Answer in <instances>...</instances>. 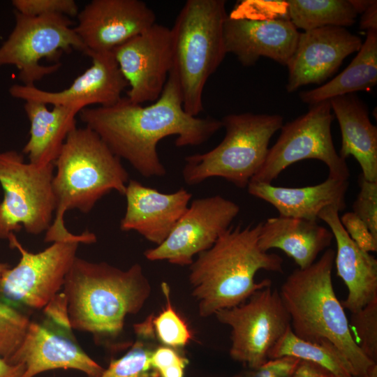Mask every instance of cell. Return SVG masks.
I'll return each mask as SVG.
<instances>
[{
  "mask_svg": "<svg viewBox=\"0 0 377 377\" xmlns=\"http://www.w3.org/2000/svg\"><path fill=\"white\" fill-rule=\"evenodd\" d=\"M362 45V39L344 27L327 26L300 33L295 50L286 64L287 91L325 82L344 59L358 52Z\"/></svg>",
  "mask_w": 377,
  "mask_h": 377,
  "instance_id": "ac0fdd59",
  "label": "cell"
},
{
  "mask_svg": "<svg viewBox=\"0 0 377 377\" xmlns=\"http://www.w3.org/2000/svg\"><path fill=\"white\" fill-rule=\"evenodd\" d=\"M52 188L55 212L44 241L72 238L64 223L68 210L87 214L112 191L124 195L129 175L121 162L91 128H76L66 138L54 162Z\"/></svg>",
  "mask_w": 377,
  "mask_h": 377,
  "instance_id": "8992f818",
  "label": "cell"
},
{
  "mask_svg": "<svg viewBox=\"0 0 377 377\" xmlns=\"http://www.w3.org/2000/svg\"><path fill=\"white\" fill-rule=\"evenodd\" d=\"M360 190L353 205V212L367 226L377 239V182L360 177Z\"/></svg>",
  "mask_w": 377,
  "mask_h": 377,
  "instance_id": "1f68e13d",
  "label": "cell"
},
{
  "mask_svg": "<svg viewBox=\"0 0 377 377\" xmlns=\"http://www.w3.org/2000/svg\"><path fill=\"white\" fill-rule=\"evenodd\" d=\"M341 133L339 156H354L362 169V177L377 182V128L370 121L368 109L355 94L330 100Z\"/></svg>",
  "mask_w": 377,
  "mask_h": 377,
  "instance_id": "603a6c76",
  "label": "cell"
},
{
  "mask_svg": "<svg viewBox=\"0 0 377 377\" xmlns=\"http://www.w3.org/2000/svg\"><path fill=\"white\" fill-rule=\"evenodd\" d=\"M74 30L86 51L112 52L156 23V14L140 0H92L79 12Z\"/></svg>",
  "mask_w": 377,
  "mask_h": 377,
  "instance_id": "e0dca14e",
  "label": "cell"
},
{
  "mask_svg": "<svg viewBox=\"0 0 377 377\" xmlns=\"http://www.w3.org/2000/svg\"><path fill=\"white\" fill-rule=\"evenodd\" d=\"M62 288L72 328L89 332L96 340H112L121 335L126 316L138 313L151 292L138 263L124 270L78 257Z\"/></svg>",
  "mask_w": 377,
  "mask_h": 377,
  "instance_id": "277c9868",
  "label": "cell"
},
{
  "mask_svg": "<svg viewBox=\"0 0 377 377\" xmlns=\"http://www.w3.org/2000/svg\"><path fill=\"white\" fill-rule=\"evenodd\" d=\"M233 377H258L255 374H253L252 371H250L249 373L245 374H238L235 375Z\"/></svg>",
  "mask_w": 377,
  "mask_h": 377,
  "instance_id": "b9f144b4",
  "label": "cell"
},
{
  "mask_svg": "<svg viewBox=\"0 0 377 377\" xmlns=\"http://www.w3.org/2000/svg\"><path fill=\"white\" fill-rule=\"evenodd\" d=\"M15 24L8 38L0 46V67L15 66L24 85L35 82L59 70L61 64L44 66L43 59L57 61L63 52L86 48L72 27L68 17L52 14L29 16L15 10Z\"/></svg>",
  "mask_w": 377,
  "mask_h": 377,
  "instance_id": "8fae6325",
  "label": "cell"
},
{
  "mask_svg": "<svg viewBox=\"0 0 377 377\" xmlns=\"http://www.w3.org/2000/svg\"><path fill=\"white\" fill-rule=\"evenodd\" d=\"M161 288L166 304L157 316H152L151 322L155 337L161 345L181 350L189 343L192 334L170 302V287L168 283L163 282Z\"/></svg>",
  "mask_w": 377,
  "mask_h": 377,
  "instance_id": "f546056e",
  "label": "cell"
},
{
  "mask_svg": "<svg viewBox=\"0 0 377 377\" xmlns=\"http://www.w3.org/2000/svg\"><path fill=\"white\" fill-rule=\"evenodd\" d=\"M339 219L349 237L360 249L369 253L377 251V239L355 214L348 212Z\"/></svg>",
  "mask_w": 377,
  "mask_h": 377,
  "instance_id": "e575fe53",
  "label": "cell"
},
{
  "mask_svg": "<svg viewBox=\"0 0 377 377\" xmlns=\"http://www.w3.org/2000/svg\"><path fill=\"white\" fill-rule=\"evenodd\" d=\"M350 323L362 353L377 363V298L351 313Z\"/></svg>",
  "mask_w": 377,
  "mask_h": 377,
  "instance_id": "4dcf8cb0",
  "label": "cell"
},
{
  "mask_svg": "<svg viewBox=\"0 0 377 377\" xmlns=\"http://www.w3.org/2000/svg\"><path fill=\"white\" fill-rule=\"evenodd\" d=\"M239 212L237 203L219 195L195 199L167 239L144 256L150 261L190 266L194 256L211 248Z\"/></svg>",
  "mask_w": 377,
  "mask_h": 377,
  "instance_id": "5bb4252c",
  "label": "cell"
},
{
  "mask_svg": "<svg viewBox=\"0 0 377 377\" xmlns=\"http://www.w3.org/2000/svg\"><path fill=\"white\" fill-rule=\"evenodd\" d=\"M333 118L330 101H325L311 105L305 114L283 124L279 138L250 182L272 184L286 168L305 159L324 163L329 177L348 180L347 163L337 152L332 141Z\"/></svg>",
  "mask_w": 377,
  "mask_h": 377,
  "instance_id": "7c38bea8",
  "label": "cell"
},
{
  "mask_svg": "<svg viewBox=\"0 0 377 377\" xmlns=\"http://www.w3.org/2000/svg\"><path fill=\"white\" fill-rule=\"evenodd\" d=\"M8 362L24 365L22 377H34L60 369L78 370L87 377H100L105 369L77 343L63 292L42 309L40 318H33L20 347Z\"/></svg>",
  "mask_w": 377,
  "mask_h": 377,
  "instance_id": "30bf717a",
  "label": "cell"
},
{
  "mask_svg": "<svg viewBox=\"0 0 377 377\" xmlns=\"http://www.w3.org/2000/svg\"><path fill=\"white\" fill-rule=\"evenodd\" d=\"M20 259L0 279V349L17 350L21 346L32 316L42 310L63 288L80 243L96 242L88 230L73 237L52 242L42 251L27 250L11 233L8 239Z\"/></svg>",
  "mask_w": 377,
  "mask_h": 377,
  "instance_id": "3957f363",
  "label": "cell"
},
{
  "mask_svg": "<svg viewBox=\"0 0 377 377\" xmlns=\"http://www.w3.org/2000/svg\"><path fill=\"white\" fill-rule=\"evenodd\" d=\"M226 1L187 0L171 31L170 72L179 86L184 110L197 117L202 110V93L208 78L226 53L223 25Z\"/></svg>",
  "mask_w": 377,
  "mask_h": 377,
  "instance_id": "52a82bcc",
  "label": "cell"
},
{
  "mask_svg": "<svg viewBox=\"0 0 377 377\" xmlns=\"http://www.w3.org/2000/svg\"><path fill=\"white\" fill-rule=\"evenodd\" d=\"M24 369V364H10L0 356V377H22Z\"/></svg>",
  "mask_w": 377,
  "mask_h": 377,
  "instance_id": "f35d334b",
  "label": "cell"
},
{
  "mask_svg": "<svg viewBox=\"0 0 377 377\" xmlns=\"http://www.w3.org/2000/svg\"><path fill=\"white\" fill-rule=\"evenodd\" d=\"M124 195L126 208L120 221L121 230L135 231L156 246L167 239L192 197L183 188L174 193H161L134 179H129Z\"/></svg>",
  "mask_w": 377,
  "mask_h": 377,
  "instance_id": "ffe728a7",
  "label": "cell"
},
{
  "mask_svg": "<svg viewBox=\"0 0 377 377\" xmlns=\"http://www.w3.org/2000/svg\"><path fill=\"white\" fill-rule=\"evenodd\" d=\"M246 188L250 195L272 205L280 216L317 221L327 207H336L339 212L345 209L348 181L328 177L320 184L304 187L250 182Z\"/></svg>",
  "mask_w": 377,
  "mask_h": 377,
  "instance_id": "7402d4cb",
  "label": "cell"
},
{
  "mask_svg": "<svg viewBox=\"0 0 377 377\" xmlns=\"http://www.w3.org/2000/svg\"><path fill=\"white\" fill-rule=\"evenodd\" d=\"M338 208L330 206L318 218L327 223L336 240L334 264L348 290L341 304L353 313L377 298V260L351 239L341 223Z\"/></svg>",
  "mask_w": 377,
  "mask_h": 377,
  "instance_id": "44dd1931",
  "label": "cell"
},
{
  "mask_svg": "<svg viewBox=\"0 0 377 377\" xmlns=\"http://www.w3.org/2000/svg\"><path fill=\"white\" fill-rule=\"evenodd\" d=\"M261 226L262 222L244 228L230 226L190 265L188 281L201 317L237 306L257 290L270 286L269 279L255 281L259 270L283 272V258L258 245Z\"/></svg>",
  "mask_w": 377,
  "mask_h": 377,
  "instance_id": "7a4b0ae2",
  "label": "cell"
},
{
  "mask_svg": "<svg viewBox=\"0 0 377 377\" xmlns=\"http://www.w3.org/2000/svg\"><path fill=\"white\" fill-rule=\"evenodd\" d=\"M24 109L30 122L29 138L23 148L29 163L39 167L54 164L69 133L76 128L75 108L26 101Z\"/></svg>",
  "mask_w": 377,
  "mask_h": 377,
  "instance_id": "d4e9b609",
  "label": "cell"
},
{
  "mask_svg": "<svg viewBox=\"0 0 377 377\" xmlns=\"http://www.w3.org/2000/svg\"><path fill=\"white\" fill-rule=\"evenodd\" d=\"M301 360L292 356L269 359L256 370L258 377H293Z\"/></svg>",
  "mask_w": 377,
  "mask_h": 377,
  "instance_id": "d590c367",
  "label": "cell"
},
{
  "mask_svg": "<svg viewBox=\"0 0 377 377\" xmlns=\"http://www.w3.org/2000/svg\"><path fill=\"white\" fill-rule=\"evenodd\" d=\"M293 377H333L321 367L301 360Z\"/></svg>",
  "mask_w": 377,
  "mask_h": 377,
  "instance_id": "8d00e7d4",
  "label": "cell"
},
{
  "mask_svg": "<svg viewBox=\"0 0 377 377\" xmlns=\"http://www.w3.org/2000/svg\"><path fill=\"white\" fill-rule=\"evenodd\" d=\"M91 59V65L76 77L67 89L60 91H47L35 87L15 84L9 94L15 98L36 101L46 105L73 108L80 112L87 106L98 104L110 106L121 98L128 86L112 52L86 53Z\"/></svg>",
  "mask_w": 377,
  "mask_h": 377,
  "instance_id": "2e32d148",
  "label": "cell"
},
{
  "mask_svg": "<svg viewBox=\"0 0 377 377\" xmlns=\"http://www.w3.org/2000/svg\"><path fill=\"white\" fill-rule=\"evenodd\" d=\"M282 356H292L313 363L333 377H354L350 365L332 343L306 341L295 336L291 327L270 350L268 360Z\"/></svg>",
  "mask_w": 377,
  "mask_h": 377,
  "instance_id": "4316f807",
  "label": "cell"
},
{
  "mask_svg": "<svg viewBox=\"0 0 377 377\" xmlns=\"http://www.w3.org/2000/svg\"><path fill=\"white\" fill-rule=\"evenodd\" d=\"M127 81L130 101L142 105L161 96L172 63L170 29L155 23L112 51Z\"/></svg>",
  "mask_w": 377,
  "mask_h": 377,
  "instance_id": "9a60e30c",
  "label": "cell"
},
{
  "mask_svg": "<svg viewBox=\"0 0 377 377\" xmlns=\"http://www.w3.org/2000/svg\"><path fill=\"white\" fill-rule=\"evenodd\" d=\"M150 362L158 377H184L185 369L188 363V359L179 349L163 345L156 346Z\"/></svg>",
  "mask_w": 377,
  "mask_h": 377,
  "instance_id": "836d02e7",
  "label": "cell"
},
{
  "mask_svg": "<svg viewBox=\"0 0 377 377\" xmlns=\"http://www.w3.org/2000/svg\"><path fill=\"white\" fill-rule=\"evenodd\" d=\"M214 316L231 328L230 355L251 370L268 360V353L290 327V318L279 291L270 286L255 292L244 302Z\"/></svg>",
  "mask_w": 377,
  "mask_h": 377,
  "instance_id": "4fadbf2b",
  "label": "cell"
},
{
  "mask_svg": "<svg viewBox=\"0 0 377 377\" xmlns=\"http://www.w3.org/2000/svg\"><path fill=\"white\" fill-rule=\"evenodd\" d=\"M223 140L212 150L185 158L182 177L196 185L221 177L238 188H246L264 163L273 135L283 126L278 114H230L221 120Z\"/></svg>",
  "mask_w": 377,
  "mask_h": 377,
  "instance_id": "ba28073f",
  "label": "cell"
},
{
  "mask_svg": "<svg viewBox=\"0 0 377 377\" xmlns=\"http://www.w3.org/2000/svg\"><path fill=\"white\" fill-rule=\"evenodd\" d=\"M299 35L287 18L253 20L228 15L223 25L226 53L235 54L244 66L254 65L260 57L286 66Z\"/></svg>",
  "mask_w": 377,
  "mask_h": 377,
  "instance_id": "d6986e66",
  "label": "cell"
},
{
  "mask_svg": "<svg viewBox=\"0 0 377 377\" xmlns=\"http://www.w3.org/2000/svg\"><path fill=\"white\" fill-rule=\"evenodd\" d=\"M288 20L304 31L327 26L353 25L357 13L350 0H288Z\"/></svg>",
  "mask_w": 377,
  "mask_h": 377,
  "instance_id": "83f0119b",
  "label": "cell"
},
{
  "mask_svg": "<svg viewBox=\"0 0 377 377\" xmlns=\"http://www.w3.org/2000/svg\"><path fill=\"white\" fill-rule=\"evenodd\" d=\"M151 320L152 315L134 325L135 342L124 355L112 360L100 377H158L150 362L156 346Z\"/></svg>",
  "mask_w": 377,
  "mask_h": 377,
  "instance_id": "f1b7e54d",
  "label": "cell"
},
{
  "mask_svg": "<svg viewBox=\"0 0 377 377\" xmlns=\"http://www.w3.org/2000/svg\"><path fill=\"white\" fill-rule=\"evenodd\" d=\"M54 165L39 167L26 163L22 154L0 152V239L22 228L31 235L46 232L55 212L52 188Z\"/></svg>",
  "mask_w": 377,
  "mask_h": 377,
  "instance_id": "9c48e42d",
  "label": "cell"
},
{
  "mask_svg": "<svg viewBox=\"0 0 377 377\" xmlns=\"http://www.w3.org/2000/svg\"><path fill=\"white\" fill-rule=\"evenodd\" d=\"M360 28L367 31H377V1L376 0H373L369 7L362 13Z\"/></svg>",
  "mask_w": 377,
  "mask_h": 377,
  "instance_id": "74e56055",
  "label": "cell"
},
{
  "mask_svg": "<svg viewBox=\"0 0 377 377\" xmlns=\"http://www.w3.org/2000/svg\"><path fill=\"white\" fill-rule=\"evenodd\" d=\"M335 251L327 249L309 267L297 268L279 290L298 338L311 343H332L350 365L354 377H369L376 365L361 350L332 285Z\"/></svg>",
  "mask_w": 377,
  "mask_h": 377,
  "instance_id": "5b68a950",
  "label": "cell"
},
{
  "mask_svg": "<svg viewBox=\"0 0 377 377\" xmlns=\"http://www.w3.org/2000/svg\"><path fill=\"white\" fill-rule=\"evenodd\" d=\"M373 0H350L353 7L357 13L362 14L371 3Z\"/></svg>",
  "mask_w": 377,
  "mask_h": 377,
  "instance_id": "ab89813d",
  "label": "cell"
},
{
  "mask_svg": "<svg viewBox=\"0 0 377 377\" xmlns=\"http://www.w3.org/2000/svg\"><path fill=\"white\" fill-rule=\"evenodd\" d=\"M79 117L114 155L146 178L166 174L157 152L161 140L176 135L177 147L200 145L223 127L221 120L185 112L179 86L170 71L161 96L151 105L142 106L121 97L112 105L85 108Z\"/></svg>",
  "mask_w": 377,
  "mask_h": 377,
  "instance_id": "6da1fadb",
  "label": "cell"
},
{
  "mask_svg": "<svg viewBox=\"0 0 377 377\" xmlns=\"http://www.w3.org/2000/svg\"><path fill=\"white\" fill-rule=\"evenodd\" d=\"M10 267V265L6 263H0V279L3 274Z\"/></svg>",
  "mask_w": 377,
  "mask_h": 377,
  "instance_id": "60d3db41",
  "label": "cell"
},
{
  "mask_svg": "<svg viewBox=\"0 0 377 377\" xmlns=\"http://www.w3.org/2000/svg\"><path fill=\"white\" fill-rule=\"evenodd\" d=\"M333 238L331 230L317 221L279 216L262 222L258 245L266 252L271 249L281 250L298 268L304 269L328 249Z\"/></svg>",
  "mask_w": 377,
  "mask_h": 377,
  "instance_id": "cb8c5ba5",
  "label": "cell"
},
{
  "mask_svg": "<svg viewBox=\"0 0 377 377\" xmlns=\"http://www.w3.org/2000/svg\"><path fill=\"white\" fill-rule=\"evenodd\" d=\"M377 84V31L369 30L357 54L340 74L315 89L301 91V101L310 106L358 91H369Z\"/></svg>",
  "mask_w": 377,
  "mask_h": 377,
  "instance_id": "484cf974",
  "label": "cell"
},
{
  "mask_svg": "<svg viewBox=\"0 0 377 377\" xmlns=\"http://www.w3.org/2000/svg\"><path fill=\"white\" fill-rule=\"evenodd\" d=\"M15 10L29 16L59 14L75 17L79 13L73 0H13Z\"/></svg>",
  "mask_w": 377,
  "mask_h": 377,
  "instance_id": "d6a6232c",
  "label": "cell"
}]
</instances>
